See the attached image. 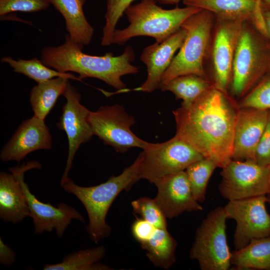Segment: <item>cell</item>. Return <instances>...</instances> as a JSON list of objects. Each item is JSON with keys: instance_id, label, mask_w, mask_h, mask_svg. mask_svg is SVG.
<instances>
[{"instance_id": "obj_1", "label": "cell", "mask_w": 270, "mask_h": 270, "mask_svg": "<svg viewBox=\"0 0 270 270\" xmlns=\"http://www.w3.org/2000/svg\"><path fill=\"white\" fill-rule=\"evenodd\" d=\"M239 106L212 86L190 106L173 111L176 135L223 168L232 160Z\"/></svg>"}, {"instance_id": "obj_2", "label": "cell", "mask_w": 270, "mask_h": 270, "mask_svg": "<svg viewBox=\"0 0 270 270\" xmlns=\"http://www.w3.org/2000/svg\"><path fill=\"white\" fill-rule=\"evenodd\" d=\"M83 48L67 34L62 44L44 48L40 59L45 65L60 72L78 74L80 80L96 78L116 89L118 92L128 90L121 78L138 72V68L131 64L135 58L131 46L126 47L118 56L112 52L101 56L90 55L83 52Z\"/></svg>"}, {"instance_id": "obj_3", "label": "cell", "mask_w": 270, "mask_h": 270, "mask_svg": "<svg viewBox=\"0 0 270 270\" xmlns=\"http://www.w3.org/2000/svg\"><path fill=\"white\" fill-rule=\"evenodd\" d=\"M142 160V152L134 162L120 174L112 176L106 182L96 186H81L68 177L60 182L62 188L66 192L75 196L84 205L89 221L87 230L95 243L110 236L111 228L106 220L108 210L122 190L130 189L140 180Z\"/></svg>"}, {"instance_id": "obj_4", "label": "cell", "mask_w": 270, "mask_h": 270, "mask_svg": "<svg viewBox=\"0 0 270 270\" xmlns=\"http://www.w3.org/2000/svg\"><path fill=\"white\" fill-rule=\"evenodd\" d=\"M200 10L192 6L165 10L158 6L154 0H142L126 8L124 14L130 24L125 28L116 30L112 44L122 45L138 36H151L156 42H162Z\"/></svg>"}, {"instance_id": "obj_5", "label": "cell", "mask_w": 270, "mask_h": 270, "mask_svg": "<svg viewBox=\"0 0 270 270\" xmlns=\"http://www.w3.org/2000/svg\"><path fill=\"white\" fill-rule=\"evenodd\" d=\"M215 20L212 13L201 9L183 22L181 28L186 32L185 38L164 74L160 86L186 74H193L208 78L204 62L211 48Z\"/></svg>"}, {"instance_id": "obj_6", "label": "cell", "mask_w": 270, "mask_h": 270, "mask_svg": "<svg viewBox=\"0 0 270 270\" xmlns=\"http://www.w3.org/2000/svg\"><path fill=\"white\" fill-rule=\"evenodd\" d=\"M252 24L244 21L239 36L230 86L234 96H245L270 71V47Z\"/></svg>"}, {"instance_id": "obj_7", "label": "cell", "mask_w": 270, "mask_h": 270, "mask_svg": "<svg viewBox=\"0 0 270 270\" xmlns=\"http://www.w3.org/2000/svg\"><path fill=\"white\" fill-rule=\"evenodd\" d=\"M224 207L218 206L207 214L196 230L190 257L202 270H226L231 265L232 253L227 242Z\"/></svg>"}, {"instance_id": "obj_8", "label": "cell", "mask_w": 270, "mask_h": 270, "mask_svg": "<svg viewBox=\"0 0 270 270\" xmlns=\"http://www.w3.org/2000/svg\"><path fill=\"white\" fill-rule=\"evenodd\" d=\"M142 150L140 178L152 183L169 174L185 170L191 164L204 158L176 135L162 143L146 142Z\"/></svg>"}, {"instance_id": "obj_9", "label": "cell", "mask_w": 270, "mask_h": 270, "mask_svg": "<svg viewBox=\"0 0 270 270\" xmlns=\"http://www.w3.org/2000/svg\"><path fill=\"white\" fill-rule=\"evenodd\" d=\"M37 161L32 160L21 166L10 168L9 170L18 180L26 196L30 217L32 219L34 232L36 234L55 230L58 237L63 236L72 220L84 222L82 216L74 208L64 203L56 207L49 203H44L32 193L24 180V173L32 169L41 168Z\"/></svg>"}, {"instance_id": "obj_10", "label": "cell", "mask_w": 270, "mask_h": 270, "mask_svg": "<svg viewBox=\"0 0 270 270\" xmlns=\"http://www.w3.org/2000/svg\"><path fill=\"white\" fill-rule=\"evenodd\" d=\"M219 191L228 200L267 195L270 190V169L250 160H232L222 168Z\"/></svg>"}, {"instance_id": "obj_11", "label": "cell", "mask_w": 270, "mask_h": 270, "mask_svg": "<svg viewBox=\"0 0 270 270\" xmlns=\"http://www.w3.org/2000/svg\"><path fill=\"white\" fill-rule=\"evenodd\" d=\"M88 122L94 135L117 152H125L132 148L142 149L146 142L132 132L134 118L121 105L104 106L90 111Z\"/></svg>"}, {"instance_id": "obj_12", "label": "cell", "mask_w": 270, "mask_h": 270, "mask_svg": "<svg viewBox=\"0 0 270 270\" xmlns=\"http://www.w3.org/2000/svg\"><path fill=\"white\" fill-rule=\"evenodd\" d=\"M267 195L228 200L224 206L228 218L236 222L234 244L241 249L254 238L270 236V214L266 210Z\"/></svg>"}, {"instance_id": "obj_13", "label": "cell", "mask_w": 270, "mask_h": 270, "mask_svg": "<svg viewBox=\"0 0 270 270\" xmlns=\"http://www.w3.org/2000/svg\"><path fill=\"white\" fill-rule=\"evenodd\" d=\"M212 48L214 86L226 94L230 88L232 65L242 26L244 20L215 17Z\"/></svg>"}, {"instance_id": "obj_14", "label": "cell", "mask_w": 270, "mask_h": 270, "mask_svg": "<svg viewBox=\"0 0 270 270\" xmlns=\"http://www.w3.org/2000/svg\"><path fill=\"white\" fill-rule=\"evenodd\" d=\"M63 96L66 102L57 127L65 132L68 142L66 166L61 181L67 178L76 152L82 144L90 141L94 134L88 122L90 111L80 103L81 94L68 82Z\"/></svg>"}, {"instance_id": "obj_15", "label": "cell", "mask_w": 270, "mask_h": 270, "mask_svg": "<svg viewBox=\"0 0 270 270\" xmlns=\"http://www.w3.org/2000/svg\"><path fill=\"white\" fill-rule=\"evenodd\" d=\"M153 184L158 190L154 200L166 218L203 210L192 194L185 170L165 176Z\"/></svg>"}, {"instance_id": "obj_16", "label": "cell", "mask_w": 270, "mask_h": 270, "mask_svg": "<svg viewBox=\"0 0 270 270\" xmlns=\"http://www.w3.org/2000/svg\"><path fill=\"white\" fill-rule=\"evenodd\" d=\"M52 144V136L44 120L33 116L19 126L2 148L0 159L20 162L32 152L50 149Z\"/></svg>"}, {"instance_id": "obj_17", "label": "cell", "mask_w": 270, "mask_h": 270, "mask_svg": "<svg viewBox=\"0 0 270 270\" xmlns=\"http://www.w3.org/2000/svg\"><path fill=\"white\" fill-rule=\"evenodd\" d=\"M268 116V110L239 107L234 126L232 160L256 162V148Z\"/></svg>"}, {"instance_id": "obj_18", "label": "cell", "mask_w": 270, "mask_h": 270, "mask_svg": "<svg viewBox=\"0 0 270 270\" xmlns=\"http://www.w3.org/2000/svg\"><path fill=\"white\" fill-rule=\"evenodd\" d=\"M186 36V30L180 28L162 42H156L144 49L140 60L146 66L147 77L140 86L133 90L151 92L160 88L162 76L175 53L182 45Z\"/></svg>"}, {"instance_id": "obj_19", "label": "cell", "mask_w": 270, "mask_h": 270, "mask_svg": "<svg viewBox=\"0 0 270 270\" xmlns=\"http://www.w3.org/2000/svg\"><path fill=\"white\" fill-rule=\"evenodd\" d=\"M183 4L210 11L215 17L248 21L267 36L260 0H183Z\"/></svg>"}, {"instance_id": "obj_20", "label": "cell", "mask_w": 270, "mask_h": 270, "mask_svg": "<svg viewBox=\"0 0 270 270\" xmlns=\"http://www.w3.org/2000/svg\"><path fill=\"white\" fill-rule=\"evenodd\" d=\"M30 217L22 186L12 173L0 172V218L4 222L17 224Z\"/></svg>"}, {"instance_id": "obj_21", "label": "cell", "mask_w": 270, "mask_h": 270, "mask_svg": "<svg viewBox=\"0 0 270 270\" xmlns=\"http://www.w3.org/2000/svg\"><path fill=\"white\" fill-rule=\"evenodd\" d=\"M64 18L70 38L80 46L92 41L94 28L85 16L83 7L86 0H48Z\"/></svg>"}, {"instance_id": "obj_22", "label": "cell", "mask_w": 270, "mask_h": 270, "mask_svg": "<svg viewBox=\"0 0 270 270\" xmlns=\"http://www.w3.org/2000/svg\"><path fill=\"white\" fill-rule=\"evenodd\" d=\"M231 264L237 270H270V236L252 240L232 252Z\"/></svg>"}, {"instance_id": "obj_23", "label": "cell", "mask_w": 270, "mask_h": 270, "mask_svg": "<svg viewBox=\"0 0 270 270\" xmlns=\"http://www.w3.org/2000/svg\"><path fill=\"white\" fill-rule=\"evenodd\" d=\"M69 78L56 77L37 84L30 93V102L34 116L44 120L54 106L58 97L63 95Z\"/></svg>"}, {"instance_id": "obj_24", "label": "cell", "mask_w": 270, "mask_h": 270, "mask_svg": "<svg viewBox=\"0 0 270 270\" xmlns=\"http://www.w3.org/2000/svg\"><path fill=\"white\" fill-rule=\"evenodd\" d=\"M148 260L156 267L168 270L174 264L177 243L167 229L156 228L152 238L140 245Z\"/></svg>"}, {"instance_id": "obj_25", "label": "cell", "mask_w": 270, "mask_h": 270, "mask_svg": "<svg viewBox=\"0 0 270 270\" xmlns=\"http://www.w3.org/2000/svg\"><path fill=\"white\" fill-rule=\"evenodd\" d=\"M106 254L103 246L74 252L66 256L62 262L46 264L44 270H110L107 265L100 262Z\"/></svg>"}, {"instance_id": "obj_26", "label": "cell", "mask_w": 270, "mask_h": 270, "mask_svg": "<svg viewBox=\"0 0 270 270\" xmlns=\"http://www.w3.org/2000/svg\"><path fill=\"white\" fill-rule=\"evenodd\" d=\"M213 86L208 78L189 74L174 78L160 86L162 92L170 91L176 99L182 100V106H190Z\"/></svg>"}, {"instance_id": "obj_27", "label": "cell", "mask_w": 270, "mask_h": 270, "mask_svg": "<svg viewBox=\"0 0 270 270\" xmlns=\"http://www.w3.org/2000/svg\"><path fill=\"white\" fill-rule=\"evenodd\" d=\"M1 62L7 63L14 72L22 74L36 81L37 84L59 77H66L69 79L82 82L79 77H76L69 72H62L45 65L40 59L33 58L30 60L20 58L16 60L10 56L1 58Z\"/></svg>"}, {"instance_id": "obj_28", "label": "cell", "mask_w": 270, "mask_h": 270, "mask_svg": "<svg viewBox=\"0 0 270 270\" xmlns=\"http://www.w3.org/2000/svg\"><path fill=\"white\" fill-rule=\"evenodd\" d=\"M217 167L214 160L204 158L191 164L185 170L192 194L199 202L204 201L208 180Z\"/></svg>"}, {"instance_id": "obj_29", "label": "cell", "mask_w": 270, "mask_h": 270, "mask_svg": "<svg viewBox=\"0 0 270 270\" xmlns=\"http://www.w3.org/2000/svg\"><path fill=\"white\" fill-rule=\"evenodd\" d=\"M134 0H107L105 14V24L102 28L101 45L104 46L112 44L116 27L120 18L126 8Z\"/></svg>"}, {"instance_id": "obj_30", "label": "cell", "mask_w": 270, "mask_h": 270, "mask_svg": "<svg viewBox=\"0 0 270 270\" xmlns=\"http://www.w3.org/2000/svg\"><path fill=\"white\" fill-rule=\"evenodd\" d=\"M238 106L270 110V71L244 96Z\"/></svg>"}, {"instance_id": "obj_31", "label": "cell", "mask_w": 270, "mask_h": 270, "mask_svg": "<svg viewBox=\"0 0 270 270\" xmlns=\"http://www.w3.org/2000/svg\"><path fill=\"white\" fill-rule=\"evenodd\" d=\"M131 205L134 213L156 228L167 229L166 217L154 198L142 197L132 201Z\"/></svg>"}, {"instance_id": "obj_32", "label": "cell", "mask_w": 270, "mask_h": 270, "mask_svg": "<svg viewBox=\"0 0 270 270\" xmlns=\"http://www.w3.org/2000/svg\"><path fill=\"white\" fill-rule=\"evenodd\" d=\"M50 5L48 0H0V16L16 12H38L47 9Z\"/></svg>"}, {"instance_id": "obj_33", "label": "cell", "mask_w": 270, "mask_h": 270, "mask_svg": "<svg viewBox=\"0 0 270 270\" xmlns=\"http://www.w3.org/2000/svg\"><path fill=\"white\" fill-rule=\"evenodd\" d=\"M256 162L260 165H270V110L266 126L256 150Z\"/></svg>"}, {"instance_id": "obj_34", "label": "cell", "mask_w": 270, "mask_h": 270, "mask_svg": "<svg viewBox=\"0 0 270 270\" xmlns=\"http://www.w3.org/2000/svg\"><path fill=\"white\" fill-rule=\"evenodd\" d=\"M156 229L154 225L142 218L134 220L131 230L134 238L142 245L152 238Z\"/></svg>"}, {"instance_id": "obj_35", "label": "cell", "mask_w": 270, "mask_h": 270, "mask_svg": "<svg viewBox=\"0 0 270 270\" xmlns=\"http://www.w3.org/2000/svg\"><path fill=\"white\" fill-rule=\"evenodd\" d=\"M16 255L13 250L6 244L0 238V262L1 264L10 266L15 262Z\"/></svg>"}, {"instance_id": "obj_36", "label": "cell", "mask_w": 270, "mask_h": 270, "mask_svg": "<svg viewBox=\"0 0 270 270\" xmlns=\"http://www.w3.org/2000/svg\"><path fill=\"white\" fill-rule=\"evenodd\" d=\"M262 6L267 37L270 38V6Z\"/></svg>"}, {"instance_id": "obj_37", "label": "cell", "mask_w": 270, "mask_h": 270, "mask_svg": "<svg viewBox=\"0 0 270 270\" xmlns=\"http://www.w3.org/2000/svg\"><path fill=\"white\" fill-rule=\"evenodd\" d=\"M180 0H157L161 4H177Z\"/></svg>"}, {"instance_id": "obj_38", "label": "cell", "mask_w": 270, "mask_h": 270, "mask_svg": "<svg viewBox=\"0 0 270 270\" xmlns=\"http://www.w3.org/2000/svg\"><path fill=\"white\" fill-rule=\"evenodd\" d=\"M262 5L270 6V0H260Z\"/></svg>"}, {"instance_id": "obj_39", "label": "cell", "mask_w": 270, "mask_h": 270, "mask_svg": "<svg viewBox=\"0 0 270 270\" xmlns=\"http://www.w3.org/2000/svg\"><path fill=\"white\" fill-rule=\"evenodd\" d=\"M267 196H268V202L270 204V195L267 194Z\"/></svg>"}, {"instance_id": "obj_40", "label": "cell", "mask_w": 270, "mask_h": 270, "mask_svg": "<svg viewBox=\"0 0 270 270\" xmlns=\"http://www.w3.org/2000/svg\"><path fill=\"white\" fill-rule=\"evenodd\" d=\"M269 194V195H270V192H269V194Z\"/></svg>"}, {"instance_id": "obj_41", "label": "cell", "mask_w": 270, "mask_h": 270, "mask_svg": "<svg viewBox=\"0 0 270 270\" xmlns=\"http://www.w3.org/2000/svg\"><path fill=\"white\" fill-rule=\"evenodd\" d=\"M268 167L270 169V165L269 166H268Z\"/></svg>"}]
</instances>
